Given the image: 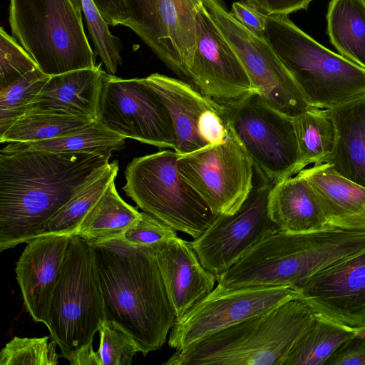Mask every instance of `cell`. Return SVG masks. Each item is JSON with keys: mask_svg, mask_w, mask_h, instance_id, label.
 Returning a JSON list of instances; mask_svg holds the SVG:
<instances>
[{"mask_svg": "<svg viewBox=\"0 0 365 365\" xmlns=\"http://www.w3.org/2000/svg\"><path fill=\"white\" fill-rule=\"evenodd\" d=\"M110 151L0 152V251L34 239L110 165Z\"/></svg>", "mask_w": 365, "mask_h": 365, "instance_id": "cell-1", "label": "cell"}, {"mask_svg": "<svg viewBox=\"0 0 365 365\" xmlns=\"http://www.w3.org/2000/svg\"><path fill=\"white\" fill-rule=\"evenodd\" d=\"M91 245L106 320L130 335L143 356L160 349L176 315L152 247L133 245L122 237Z\"/></svg>", "mask_w": 365, "mask_h": 365, "instance_id": "cell-2", "label": "cell"}, {"mask_svg": "<svg viewBox=\"0 0 365 365\" xmlns=\"http://www.w3.org/2000/svg\"><path fill=\"white\" fill-rule=\"evenodd\" d=\"M315 313L299 298L210 334L164 365H284Z\"/></svg>", "mask_w": 365, "mask_h": 365, "instance_id": "cell-3", "label": "cell"}, {"mask_svg": "<svg viewBox=\"0 0 365 365\" xmlns=\"http://www.w3.org/2000/svg\"><path fill=\"white\" fill-rule=\"evenodd\" d=\"M265 38L310 107L326 110L365 96V69L318 43L287 16H267Z\"/></svg>", "mask_w": 365, "mask_h": 365, "instance_id": "cell-4", "label": "cell"}, {"mask_svg": "<svg viewBox=\"0 0 365 365\" xmlns=\"http://www.w3.org/2000/svg\"><path fill=\"white\" fill-rule=\"evenodd\" d=\"M80 0H9L11 35L48 76L94 68Z\"/></svg>", "mask_w": 365, "mask_h": 365, "instance_id": "cell-5", "label": "cell"}, {"mask_svg": "<svg viewBox=\"0 0 365 365\" xmlns=\"http://www.w3.org/2000/svg\"><path fill=\"white\" fill-rule=\"evenodd\" d=\"M106 319L92 246L71 235L52 294L46 326L61 356L93 342Z\"/></svg>", "mask_w": 365, "mask_h": 365, "instance_id": "cell-6", "label": "cell"}, {"mask_svg": "<svg viewBox=\"0 0 365 365\" xmlns=\"http://www.w3.org/2000/svg\"><path fill=\"white\" fill-rule=\"evenodd\" d=\"M178 156L165 150L133 158L122 189L144 212L195 239L218 215L180 173Z\"/></svg>", "mask_w": 365, "mask_h": 365, "instance_id": "cell-7", "label": "cell"}, {"mask_svg": "<svg viewBox=\"0 0 365 365\" xmlns=\"http://www.w3.org/2000/svg\"><path fill=\"white\" fill-rule=\"evenodd\" d=\"M222 103L259 178L274 185L299 173L293 117L271 106L256 91Z\"/></svg>", "mask_w": 365, "mask_h": 365, "instance_id": "cell-8", "label": "cell"}, {"mask_svg": "<svg viewBox=\"0 0 365 365\" xmlns=\"http://www.w3.org/2000/svg\"><path fill=\"white\" fill-rule=\"evenodd\" d=\"M180 173L217 215L239 210L254 185V166L232 130L225 139L179 155Z\"/></svg>", "mask_w": 365, "mask_h": 365, "instance_id": "cell-9", "label": "cell"}, {"mask_svg": "<svg viewBox=\"0 0 365 365\" xmlns=\"http://www.w3.org/2000/svg\"><path fill=\"white\" fill-rule=\"evenodd\" d=\"M96 120L126 138L175 149L169 111L143 78L124 79L105 71Z\"/></svg>", "mask_w": 365, "mask_h": 365, "instance_id": "cell-10", "label": "cell"}, {"mask_svg": "<svg viewBox=\"0 0 365 365\" xmlns=\"http://www.w3.org/2000/svg\"><path fill=\"white\" fill-rule=\"evenodd\" d=\"M241 61L258 93L277 110L294 117L310 108L297 84L265 37L240 24L222 0H202Z\"/></svg>", "mask_w": 365, "mask_h": 365, "instance_id": "cell-11", "label": "cell"}, {"mask_svg": "<svg viewBox=\"0 0 365 365\" xmlns=\"http://www.w3.org/2000/svg\"><path fill=\"white\" fill-rule=\"evenodd\" d=\"M259 179L237 211L218 215L191 241L200 262L217 279L258 242L279 230L268 212L273 184Z\"/></svg>", "mask_w": 365, "mask_h": 365, "instance_id": "cell-12", "label": "cell"}, {"mask_svg": "<svg viewBox=\"0 0 365 365\" xmlns=\"http://www.w3.org/2000/svg\"><path fill=\"white\" fill-rule=\"evenodd\" d=\"M299 296V290L289 286L250 287L226 292L213 289L175 319L169 332L168 344L181 350Z\"/></svg>", "mask_w": 365, "mask_h": 365, "instance_id": "cell-13", "label": "cell"}, {"mask_svg": "<svg viewBox=\"0 0 365 365\" xmlns=\"http://www.w3.org/2000/svg\"><path fill=\"white\" fill-rule=\"evenodd\" d=\"M168 108L176 139L175 150L186 154L222 141L230 130L225 107L190 83L160 73L143 78Z\"/></svg>", "mask_w": 365, "mask_h": 365, "instance_id": "cell-14", "label": "cell"}, {"mask_svg": "<svg viewBox=\"0 0 365 365\" xmlns=\"http://www.w3.org/2000/svg\"><path fill=\"white\" fill-rule=\"evenodd\" d=\"M197 42L189 81L220 103L244 97L254 88L239 57L202 3L197 12Z\"/></svg>", "mask_w": 365, "mask_h": 365, "instance_id": "cell-15", "label": "cell"}, {"mask_svg": "<svg viewBox=\"0 0 365 365\" xmlns=\"http://www.w3.org/2000/svg\"><path fill=\"white\" fill-rule=\"evenodd\" d=\"M312 311L350 327L365 324V249L313 276L297 288Z\"/></svg>", "mask_w": 365, "mask_h": 365, "instance_id": "cell-16", "label": "cell"}, {"mask_svg": "<svg viewBox=\"0 0 365 365\" xmlns=\"http://www.w3.org/2000/svg\"><path fill=\"white\" fill-rule=\"evenodd\" d=\"M71 235L36 237L26 244L15 272L26 312L46 324L52 294L58 282Z\"/></svg>", "mask_w": 365, "mask_h": 365, "instance_id": "cell-17", "label": "cell"}, {"mask_svg": "<svg viewBox=\"0 0 365 365\" xmlns=\"http://www.w3.org/2000/svg\"><path fill=\"white\" fill-rule=\"evenodd\" d=\"M151 247L176 318L180 317L214 289L217 278L203 267L191 242L176 236Z\"/></svg>", "mask_w": 365, "mask_h": 365, "instance_id": "cell-18", "label": "cell"}, {"mask_svg": "<svg viewBox=\"0 0 365 365\" xmlns=\"http://www.w3.org/2000/svg\"><path fill=\"white\" fill-rule=\"evenodd\" d=\"M104 72L100 63L94 68L50 76L27 113H53L96 120Z\"/></svg>", "mask_w": 365, "mask_h": 365, "instance_id": "cell-19", "label": "cell"}, {"mask_svg": "<svg viewBox=\"0 0 365 365\" xmlns=\"http://www.w3.org/2000/svg\"><path fill=\"white\" fill-rule=\"evenodd\" d=\"M323 209L327 227L365 232V187L339 175L327 163L302 170Z\"/></svg>", "mask_w": 365, "mask_h": 365, "instance_id": "cell-20", "label": "cell"}, {"mask_svg": "<svg viewBox=\"0 0 365 365\" xmlns=\"http://www.w3.org/2000/svg\"><path fill=\"white\" fill-rule=\"evenodd\" d=\"M202 0H158L161 61L189 81L188 69L197 48V12Z\"/></svg>", "mask_w": 365, "mask_h": 365, "instance_id": "cell-21", "label": "cell"}, {"mask_svg": "<svg viewBox=\"0 0 365 365\" xmlns=\"http://www.w3.org/2000/svg\"><path fill=\"white\" fill-rule=\"evenodd\" d=\"M335 128L332 153L324 163L365 187V96L326 109Z\"/></svg>", "mask_w": 365, "mask_h": 365, "instance_id": "cell-22", "label": "cell"}, {"mask_svg": "<svg viewBox=\"0 0 365 365\" xmlns=\"http://www.w3.org/2000/svg\"><path fill=\"white\" fill-rule=\"evenodd\" d=\"M268 212L280 231L304 232L327 227L314 189L299 174L273 185L269 195Z\"/></svg>", "mask_w": 365, "mask_h": 365, "instance_id": "cell-23", "label": "cell"}, {"mask_svg": "<svg viewBox=\"0 0 365 365\" xmlns=\"http://www.w3.org/2000/svg\"><path fill=\"white\" fill-rule=\"evenodd\" d=\"M115 180L110 181L75 233L91 245L122 237L125 230L140 216L136 208L120 197Z\"/></svg>", "mask_w": 365, "mask_h": 365, "instance_id": "cell-24", "label": "cell"}, {"mask_svg": "<svg viewBox=\"0 0 365 365\" xmlns=\"http://www.w3.org/2000/svg\"><path fill=\"white\" fill-rule=\"evenodd\" d=\"M327 33L339 54L365 69V0H331Z\"/></svg>", "mask_w": 365, "mask_h": 365, "instance_id": "cell-25", "label": "cell"}, {"mask_svg": "<svg viewBox=\"0 0 365 365\" xmlns=\"http://www.w3.org/2000/svg\"><path fill=\"white\" fill-rule=\"evenodd\" d=\"M364 324L350 327L315 314L284 365H324L344 341L361 331Z\"/></svg>", "mask_w": 365, "mask_h": 365, "instance_id": "cell-26", "label": "cell"}, {"mask_svg": "<svg viewBox=\"0 0 365 365\" xmlns=\"http://www.w3.org/2000/svg\"><path fill=\"white\" fill-rule=\"evenodd\" d=\"M125 138L98 120L81 130L46 140L9 143L1 148V153L24 150H48L61 152L120 150L125 146Z\"/></svg>", "mask_w": 365, "mask_h": 365, "instance_id": "cell-27", "label": "cell"}, {"mask_svg": "<svg viewBox=\"0 0 365 365\" xmlns=\"http://www.w3.org/2000/svg\"><path fill=\"white\" fill-rule=\"evenodd\" d=\"M293 120L299 170L310 164L324 163L332 153L335 143L334 125L326 110L310 107L293 117Z\"/></svg>", "mask_w": 365, "mask_h": 365, "instance_id": "cell-28", "label": "cell"}, {"mask_svg": "<svg viewBox=\"0 0 365 365\" xmlns=\"http://www.w3.org/2000/svg\"><path fill=\"white\" fill-rule=\"evenodd\" d=\"M95 119L53 113H27L2 135L1 143L49 140L82 130Z\"/></svg>", "mask_w": 365, "mask_h": 365, "instance_id": "cell-29", "label": "cell"}, {"mask_svg": "<svg viewBox=\"0 0 365 365\" xmlns=\"http://www.w3.org/2000/svg\"><path fill=\"white\" fill-rule=\"evenodd\" d=\"M118 172V163L114 160L103 174L59 210L43 225L36 237L75 235L86 215L103 195L110 181L116 178Z\"/></svg>", "mask_w": 365, "mask_h": 365, "instance_id": "cell-30", "label": "cell"}, {"mask_svg": "<svg viewBox=\"0 0 365 365\" xmlns=\"http://www.w3.org/2000/svg\"><path fill=\"white\" fill-rule=\"evenodd\" d=\"M49 78L50 76L36 68L0 89V136L27 113Z\"/></svg>", "mask_w": 365, "mask_h": 365, "instance_id": "cell-31", "label": "cell"}, {"mask_svg": "<svg viewBox=\"0 0 365 365\" xmlns=\"http://www.w3.org/2000/svg\"><path fill=\"white\" fill-rule=\"evenodd\" d=\"M49 337L14 336L0 352V365H56L61 355Z\"/></svg>", "mask_w": 365, "mask_h": 365, "instance_id": "cell-32", "label": "cell"}, {"mask_svg": "<svg viewBox=\"0 0 365 365\" xmlns=\"http://www.w3.org/2000/svg\"><path fill=\"white\" fill-rule=\"evenodd\" d=\"M86 26L94 46L108 73L115 75L122 64L121 42L113 35L92 0H80Z\"/></svg>", "mask_w": 365, "mask_h": 365, "instance_id": "cell-33", "label": "cell"}, {"mask_svg": "<svg viewBox=\"0 0 365 365\" xmlns=\"http://www.w3.org/2000/svg\"><path fill=\"white\" fill-rule=\"evenodd\" d=\"M97 351L101 365H130L139 348L134 339L115 323L105 320L99 330Z\"/></svg>", "mask_w": 365, "mask_h": 365, "instance_id": "cell-34", "label": "cell"}, {"mask_svg": "<svg viewBox=\"0 0 365 365\" xmlns=\"http://www.w3.org/2000/svg\"><path fill=\"white\" fill-rule=\"evenodd\" d=\"M36 68L39 67L32 56L12 35L1 27L0 89Z\"/></svg>", "mask_w": 365, "mask_h": 365, "instance_id": "cell-35", "label": "cell"}, {"mask_svg": "<svg viewBox=\"0 0 365 365\" xmlns=\"http://www.w3.org/2000/svg\"><path fill=\"white\" fill-rule=\"evenodd\" d=\"M131 25L130 29L144 41L160 59V23L158 12V0H125Z\"/></svg>", "mask_w": 365, "mask_h": 365, "instance_id": "cell-36", "label": "cell"}, {"mask_svg": "<svg viewBox=\"0 0 365 365\" xmlns=\"http://www.w3.org/2000/svg\"><path fill=\"white\" fill-rule=\"evenodd\" d=\"M176 236L177 230L143 211L138 220L125 230L122 238L133 245L152 246Z\"/></svg>", "mask_w": 365, "mask_h": 365, "instance_id": "cell-37", "label": "cell"}, {"mask_svg": "<svg viewBox=\"0 0 365 365\" xmlns=\"http://www.w3.org/2000/svg\"><path fill=\"white\" fill-rule=\"evenodd\" d=\"M324 365H365V324L359 333L336 349Z\"/></svg>", "mask_w": 365, "mask_h": 365, "instance_id": "cell-38", "label": "cell"}, {"mask_svg": "<svg viewBox=\"0 0 365 365\" xmlns=\"http://www.w3.org/2000/svg\"><path fill=\"white\" fill-rule=\"evenodd\" d=\"M230 13L250 31L258 36L265 37L267 16L243 1L234 2Z\"/></svg>", "mask_w": 365, "mask_h": 365, "instance_id": "cell-39", "label": "cell"}, {"mask_svg": "<svg viewBox=\"0 0 365 365\" xmlns=\"http://www.w3.org/2000/svg\"><path fill=\"white\" fill-rule=\"evenodd\" d=\"M252 6L266 16H288L308 9L313 0H241Z\"/></svg>", "mask_w": 365, "mask_h": 365, "instance_id": "cell-40", "label": "cell"}, {"mask_svg": "<svg viewBox=\"0 0 365 365\" xmlns=\"http://www.w3.org/2000/svg\"><path fill=\"white\" fill-rule=\"evenodd\" d=\"M108 26H125L130 29V15L125 0H92Z\"/></svg>", "mask_w": 365, "mask_h": 365, "instance_id": "cell-41", "label": "cell"}, {"mask_svg": "<svg viewBox=\"0 0 365 365\" xmlns=\"http://www.w3.org/2000/svg\"><path fill=\"white\" fill-rule=\"evenodd\" d=\"M66 359L71 365H101L97 351L93 349V342L73 351Z\"/></svg>", "mask_w": 365, "mask_h": 365, "instance_id": "cell-42", "label": "cell"}]
</instances>
